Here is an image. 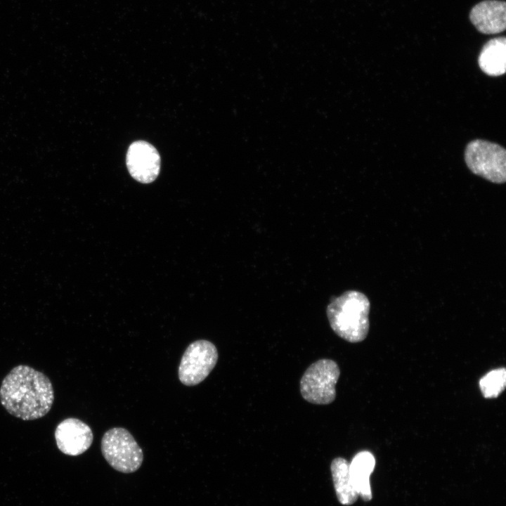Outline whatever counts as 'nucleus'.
<instances>
[{
    "instance_id": "nucleus-1",
    "label": "nucleus",
    "mask_w": 506,
    "mask_h": 506,
    "mask_svg": "<svg viewBox=\"0 0 506 506\" xmlns=\"http://www.w3.org/2000/svg\"><path fill=\"white\" fill-rule=\"evenodd\" d=\"M0 401L13 416L34 420L50 411L54 390L51 380L42 372L27 365H18L2 380Z\"/></svg>"
},
{
    "instance_id": "nucleus-2",
    "label": "nucleus",
    "mask_w": 506,
    "mask_h": 506,
    "mask_svg": "<svg viewBox=\"0 0 506 506\" xmlns=\"http://www.w3.org/2000/svg\"><path fill=\"white\" fill-rule=\"evenodd\" d=\"M370 303L365 294L349 290L332 297L326 313L332 330L342 339L358 343L363 341L369 332Z\"/></svg>"
},
{
    "instance_id": "nucleus-3",
    "label": "nucleus",
    "mask_w": 506,
    "mask_h": 506,
    "mask_svg": "<svg viewBox=\"0 0 506 506\" xmlns=\"http://www.w3.org/2000/svg\"><path fill=\"white\" fill-rule=\"evenodd\" d=\"M101 451L108 464L123 473L134 472L143 460L142 449L131 434L122 427L112 428L104 434Z\"/></svg>"
},
{
    "instance_id": "nucleus-4",
    "label": "nucleus",
    "mask_w": 506,
    "mask_h": 506,
    "mask_svg": "<svg viewBox=\"0 0 506 506\" xmlns=\"http://www.w3.org/2000/svg\"><path fill=\"white\" fill-rule=\"evenodd\" d=\"M340 375L337 363L331 359H320L306 370L300 380V392L306 401L326 405L336 398L335 385Z\"/></svg>"
},
{
    "instance_id": "nucleus-5",
    "label": "nucleus",
    "mask_w": 506,
    "mask_h": 506,
    "mask_svg": "<svg viewBox=\"0 0 506 506\" xmlns=\"http://www.w3.org/2000/svg\"><path fill=\"white\" fill-rule=\"evenodd\" d=\"M467 166L474 174L495 183L506 181V151L501 145L476 139L465 149Z\"/></svg>"
},
{
    "instance_id": "nucleus-6",
    "label": "nucleus",
    "mask_w": 506,
    "mask_h": 506,
    "mask_svg": "<svg viewBox=\"0 0 506 506\" xmlns=\"http://www.w3.org/2000/svg\"><path fill=\"white\" fill-rule=\"evenodd\" d=\"M218 358L217 349L211 342L200 339L190 343L179 364V380L186 386L200 384L214 369Z\"/></svg>"
},
{
    "instance_id": "nucleus-7",
    "label": "nucleus",
    "mask_w": 506,
    "mask_h": 506,
    "mask_svg": "<svg viewBox=\"0 0 506 506\" xmlns=\"http://www.w3.org/2000/svg\"><path fill=\"white\" fill-rule=\"evenodd\" d=\"M126 162L131 176L142 183L154 181L160 171L159 153L153 145L144 141H137L129 145Z\"/></svg>"
},
{
    "instance_id": "nucleus-8",
    "label": "nucleus",
    "mask_w": 506,
    "mask_h": 506,
    "mask_svg": "<svg viewBox=\"0 0 506 506\" xmlns=\"http://www.w3.org/2000/svg\"><path fill=\"white\" fill-rule=\"evenodd\" d=\"M54 436L60 451L70 456H77L86 452L93 439L91 427L74 417L62 420L57 425Z\"/></svg>"
},
{
    "instance_id": "nucleus-9",
    "label": "nucleus",
    "mask_w": 506,
    "mask_h": 506,
    "mask_svg": "<svg viewBox=\"0 0 506 506\" xmlns=\"http://www.w3.org/2000/svg\"><path fill=\"white\" fill-rule=\"evenodd\" d=\"M469 19L481 33H500L506 27V4L498 0L481 1L472 8Z\"/></svg>"
},
{
    "instance_id": "nucleus-10",
    "label": "nucleus",
    "mask_w": 506,
    "mask_h": 506,
    "mask_svg": "<svg viewBox=\"0 0 506 506\" xmlns=\"http://www.w3.org/2000/svg\"><path fill=\"white\" fill-rule=\"evenodd\" d=\"M478 63L486 74L498 77L505 72L506 39L499 37L488 41L482 47Z\"/></svg>"
},
{
    "instance_id": "nucleus-11",
    "label": "nucleus",
    "mask_w": 506,
    "mask_h": 506,
    "mask_svg": "<svg viewBox=\"0 0 506 506\" xmlns=\"http://www.w3.org/2000/svg\"><path fill=\"white\" fill-rule=\"evenodd\" d=\"M375 466L373 455L365 450L357 453L349 464L351 477L358 495L366 501L372 498L370 476Z\"/></svg>"
},
{
    "instance_id": "nucleus-12",
    "label": "nucleus",
    "mask_w": 506,
    "mask_h": 506,
    "mask_svg": "<svg viewBox=\"0 0 506 506\" xmlns=\"http://www.w3.org/2000/svg\"><path fill=\"white\" fill-rule=\"evenodd\" d=\"M331 472L339 501L345 505L354 503L358 493L351 477L348 461L343 458H335L331 463Z\"/></svg>"
},
{
    "instance_id": "nucleus-13",
    "label": "nucleus",
    "mask_w": 506,
    "mask_h": 506,
    "mask_svg": "<svg viewBox=\"0 0 506 506\" xmlns=\"http://www.w3.org/2000/svg\"><path fill=\"white\" fill-rule=\"evenodd\" d=\"M506 385V370L505 368L493 370L486 374L479 381V388L486 398L498 397Z\"/></svg>"
}]
</instances>
